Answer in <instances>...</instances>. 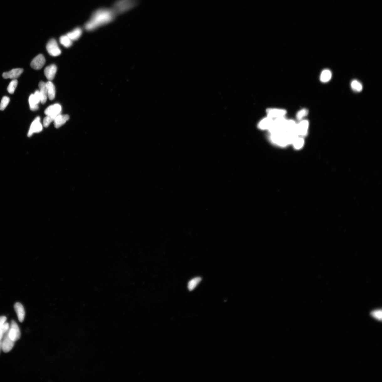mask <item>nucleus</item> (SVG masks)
I'll return each mask as SVG.
<instances>
[{"label": "nucleus", "mask_w": 382, "mask_h": 382, "mask_svg": "<svg viewBox=\"0 0 382 382\" xmlns=\"http://www.w3.org/2000/svg\"><path fill=\"white\" fill-rule=\"evenodd\" d=\"M114 10L105 8L97 10L92 13L89 21L85 24L87 31H93L100 26L110 23L115 17Z\"/></svg>", "instance_id": "1"}, {"label": "nucleus", "mask_w": 382, "mask_h": 382, "mask_svg": "<svg viewBox=\"0 0 382 382\" xmlns=\"http://www.w3.org/2000/svg\"><path fill=\"white\" fill-rule=\"evenodd\" d=\"M136 0H120L114 5V11L115 13H122L126 12L135 5Z\"/></svg>", "instance_id": "2"}, {"label": "nucleus", "mask_w": 382, "mask_h": 382, "mask_svg": "<svg viewBox=\"0 0 382 382\" xmlns=\"http://www.w3.org/2000/svg\"><path fill=\"white\" fill-rule=\"evenodd\" d=\"M270 139L273 144L280 147H285L289 145L285 133L270 134Z\"/></svg>", "instance_id": "3"}, {"label": "nucleus", "mask_w": 382, "mask_h": 382, "mask_svg": "<svg viewBox=\"0 0 382 382\" xmlns=\"http://www.w3.org/2000/svg\"><path fill=\"white\" fill-rule=\"evenodd\" d=\"M9 329L4 335L1 340V348L5 353L9 352L12 350L15 343V342L11 339L9 337Z\"/></svg>", "instance_id": "4"}, {"label": "nucleus", "mask_w": 382, "mask_h": 382, "mask_svg": "<svg viewBox=\"0 0 382 382\" xmlns=\"http://www.w3.org/2000/svg\"><path fill=\"white\" fill-rule=\"evenodd\" d=\"M46 50L51 56H57L61 54V51L55 39H52L49 41L46 46Z\"/></svg>", "instance_id": "5"}, {"label": "nucleus", "mask_w": 382, "mask_h": 382, "mask_svg": "<svg viewBox=\"0 0 382 382\" xmlns=\"http://www.w3.org/2000/svg\"><path fill=\"white\" fill-rule=\"evenodd\" d=\"M9 336L13 341L16 342L20 339L21 333L20 329L14 321H11L9 331Z\"/></svg>", "instance_id": "6"}, {"label": "nucleus", "mask_w": 382, "mask_h": 382, "mask_svg": "<svg viewBox=\"0 0 382 382\" xmlns=\"http://www.w3.org/2000/svg\"><path fill=\"white\" fill-rule=\"evenodd\" d=\"M309 123L306 120H301L296 124V132L299 136H306L308 130Z\"/></svg>", "instance_id": "7"}, {"label": "nucleus", "mask_w": 382, "mask_h": 382, "mask_svg": "<svg viewBox=\"0 0 382 382\" xmlns=\"http://www.w3.org/2000/svg\"><path fill=\"white\" fill-rule=\"evenodd\" d=\"M267 117L272 119L284 117L287 113L285 110L277 108H269L266 110Z\"/></svg>", "instance_id": "8"}, {"label": "nucleus", "mask_w": 382, "mask_h": 382, "mask_svg": "<svg viewBox=\"0 0 382 382\" xmlns=\"http://www.w3.org/2000/svg\"><path fill=\"white\" fill-rule=\"evenodd\" d=\"M40 118L38 117L32 122L28 133V137H31L33 133H40L42 130L43 126L40 122Z\"/></svg>", "instance_id": "9"}, {"label": "nucleus", "mask_w": 382, "mask_h": 382, "mask_svg": "<svg viewBox=\"0 0 382 382\" xmlns=\"http://www.w3.org/2000/svg\"><path fill=\"white\" fill-rule=\"evenodd\" d=\"M45 63V59L42 54L38 55L33 60L31 63L32 68L35 70H39L42 68Z\"/></svg>", "instance_id": "10"}, {"label": "nucleus", "mask_w": 382, "mask_h": 382, "mask_svg": "<svg viewBox=\"0 0 382 382\" xmlns=\"http://www.w3.org/2000/svg\"><path fill=\"white\" fill-rule=\"evenodd\" d=\"M23 71L24 70L22 68L13 69L8 72L4 73L2 76L5 79H16L20 76Z\"/></svg>", "instance_id": "11"}, {"label": "nucleus", "mask_w": 382, "mask_h": 382, "mask_svg": "<svg viewBox=\"0 0 382 382\" xmlns=\"http://www.w3.org/2000/svg\"><path fill=\"white\" fill-rule=\"evenodd\" d=\"M62 107L60 104L56 103L49 106L45 111V114L47 115H54L57 116L61 114Z\"/></svg>", "instance_id": "12"}, {"label": "nucleus", "mask_w": 382, "mask_h": 382, "mask_svg": "<svg viewBox=\"0 0 382 382\" xmlns=\"http://www.w3.org/2000/svg\"><path fill=\"white\" fill-rule=\"evenodd\" d=\"M39 92L41 98V102L45 104L47 100L48 93L47 87L45 82L41 81L39 84Z\"/></svg>", "instance_id": "13"}, {"label": "nucleus", "mask_w": 382, "mask_h": 382, "mask_svg": "<svg viewBox=\"0 0 382 382\" xmlns=\"http://www.w3.org/2000/svg\"><path fill=\"white\" fill-rule=\"evenodd\" d=\"M57 70L56 65H51L47 67L44 71V75L49 81L53 80L55 76Z\"/></svg>", "instance_id": "14"}, {"label": "nucleus", "mask_w": 382, "mask_h": 382, "mask_svg": "<svg viewBox=\"0 0 382 382\" xmlns=\"http://www.w3.org/2000/svg\"><path fill=\"white\" fill-rule=\"evenodd\" d=\"M274 119L267 117L264 118L258 123V126L260 130H269L273 123Z\"/></svg>", "instance_id": "15"}, {"label": "nucleus", "mask_w": 382, "mask_h": 382, "mask_svg": "<svg viewBox=\"0 0 382 382\" xmlns=\"http://www.w3.org/2000/svg\"><path fill=\"white\" fill-rule=\"evenodd\" d=\"M70 119V117L68 115H58L54 120L55 127L56 128H59L64 125Z\"/></svg>", "instance_id": "16"}, {"label": "nucleus", "mask_w": 382, "mask_h": 382, "mask_svg": "<svg viewBox=\"0 0 382 382\" xmlns=\"http://www.w3.org/2000/svg\"><path fill=\"white\" fill-rule=\"evenodd\" d=\"M15 311L17 314L18 319L21 322H23L25 317V311L24 307L21 303H16L14 305Z\"/></svg>", "instance_id": "17"}, {"label": "nucleus", "mask_w": 382, "mask_h": 382, "mask_svg": "<svg viewBox=\"0 0 382 382\" xmlns=\"http://www.w3.org/2000/svg\"><path fill=\"white\" fill-rule=\"evenodd\" d=\"M46 84L47 87L48 97L49 100H53L55 97V87L53 82L50 81L46 82Z\"/></svg>", "instance_id": "18"}, {"label": "nucleus", "mask_w": 382, "mask_h": 382, "mask_svg": "<svg viewBox=\"0 0 382 382\" xmlns=\"http://www.w3.org/2000/svg\"><path fill=\"white\" fill-rule=\"evenodd\" d=\"M82 34V29L80 27H77L73 31L68 33L67 35L71 40L73 41L78 40L81 37Z\"/></svg>", "instance_id": "19"}, {"label": "nucleus", "mask_w": 382, "mask_h": 382, "mask_svg": "<svg viewBox=\"0 0 382 382\" xmlns=\"http://www.w3.org/2000/svg\"><path fill=\"white\" fill-rule=\"evenodd\" d=\"M296 122L293 120H287L285 128V133L296 132Z\"/></svg>", "instance_id": "20"}, {"label": "nucleus", "mask_w": 382, "mask_h": 382, "mask_svg": "<svg viewBox=\"0 0 382 382\" xmlns=\"http://www.w3.org/2000/svg\"><path fill=\"white\" fill-rule=\"evenodd\" d=\"M332 77V73L330 70L328 69L323 70L320 76V81L326 83L331 80Z\"/></svg>", "instance_id": "21"}, {"label": "nucleus", "mask_w": 382, "mask_h": 382, "mask_svg": "<svg viewBox=\"0 0 382 382\" xmlns=\"http://www.w3.org/2000/svg\"><path fill=\"white\" fill-rule=\"evenodd\" d=\"M201 278L200 277H196L192 279L189 281L188 285V289L190 291L193 290L199 283L201 281Z\"/></svg>", "instance_id": "22"}, {"label": "nucleus", "mask_w": 382, "mask_h": 382, "mask_svg": "<svg viewBox=\"0 0 382 382\" xmlns=\"http://www.w3.org/2000/svg\"><path fill=\"white\" fill-rule=\"evenodd\" d=\"M60 42L66 48H69L72 44V41L66 35L62 36L60 38Z\"/></svg>", "instance_id": "23"}, {"label": "nucleus", "mask_w": 382, "mask_h": 382, "mask_svg": "<svg viewBox=\"0 0 382 382\" xmlns=\"http://www.w3.org/2000/svg\"><path fill=\"white\" fill-rule=\"evenodd\" d=\"M304 144V140L303 137L299 136L294 141L292 144L296 149L299 150L303 147Z\"/></svg>", "instance_id": "24"}, {"label": "nucleus", "mask_w": 382, "mask_h": 382, "mask_svg": "<svg viewBox=\"0 0 382 382\" xmlns=\"http://www.w3.org/2000/svg\"><path fill=\"white\" fill-rule=\"evenodd\" d=\"M351 89L356 92H361L363 89L362 84L356 80H354L351 82Z\"/></svg>", "instance_id": "25"}, {"label": "nucleus", "mask_w": 382, "mask_h": 382, "mask_svg": "<svg viewBox=\"0 0 382 382\" xmlns=\"http://www.w3.org/2000/svg\"><path fill=\"white\" fill-rule=\"evenodd\" d=\"M29 102L30 106V108L31 110L32 111H35L37 110L39 108L38 104L35 100L34 97V94H32L29 96Z\"/></svg>", "instance_id": "26"}, {"label": "nucleus", "mask_w": 382, "mask_h": 382, "mask_svg": "<svg viewBox=\"0 0 382 382\" xmlns=\"http://www.w3.org/2000/svg\"><path fill=\"white\" fill-rule=\"evenodd\" d=\"M18 84L17 80L13 79L10 82L7 87V91L10 94H13L14 92L15 91L17 87Z\"/></svg>", "instance_id": "27"}, {"label": "nucleus", "mask_w": 382, "mask_h": 382, "mask_svg": "<svg viewBox=\"0 0 382 382\" xmlns=\"http://www.w3.org/2000/svg\"><path fill=\"white\" fill-rule=\"evenodd\" d=\"M57 116H54V115H47V116L44 118L43 120V125L44 127L47 128L48 127L50 123L53 121H54V120L55 119Z\"/></svg>", "instance_id": "28"}, {"label": "nucleus", "mask_w": 382, "mask_h": 382, "mask_svg": "<svg viewBox=\"0 0 382 382\" xmlns=\"http://www.w3.org/2000/svg\"><path fill=\"white\" fill-rule=\"evenodd\" d=\"M10 328L9 324L5 322L3 325L0 328V340H2L4 335L8 331Z\"/></svg>", "instance_id": "29"}, {"label": "nucleus", "mask_w": 382, "mask_h": 382, "mask_svg": "<svg viewBox=\"0 0 382 382\" xmlns=\"http://www.w3.org/2000/svg\"><path fill=\"white\" fill-rule=\"evenodd\" d=\"M10 102V98L7 97H3L0 104V110L3 111L6 108Z\"/></svg>", "instance_id": "30"}, {"label": "nucleus", "mask_w": 382, "mask_h": 382, "mask_svg": "<svg viewBox=\"0 0 382 382\" xmlns=\"http://www.w3.org/2000/svg\"><path fill=\"white\" fill-rule=\"evenodd\" d=\"M382 312L381 310H376L371 312L370 315L376 319L381 321L382 317Z\"/></svg>", "instance_id": "31"}, {"label": "nucleus", "mask_w": 382, "mask_h": 382, "mask_svg": "<svg viewBox=\"0 0 382 382\" xmlns=\"http://www.w3.org/2000/svg\"><path fill=\"white\" fill-rule=\"evenodd\" d=\"M308 114V111L306 109H303L299 111L296 114L297 119L299 120H301L303 118L306 117Z\"/></svg>", "instance_id": "32"}, {"label": "nucleus", "mask_w": 382, "mask_h": 382, "mask_svg": "<svg viewBox=\"0 0 382 382\" xmlns=\"http://www.w3.org/2000/svg\"><path fill=\"white\" fill-rule=\"evenodd\" d=\"M34 97L36 101L38 104L41 102V98L39 90H36L34 94Z\"/></svg>", "instance_id": "33"}, {"label": "nucleus", "mask_w": 382, "mask_h": 382, "mask_svg": "<svg viewBox=\"0 0 382 382\" xmlns=\"http://www.w3.org/2000/svg\"><path fill=\"white\" fill-rule=\"evenodd\" d=\"M7 318L5 316H2L0 317V328L4 325L5 322H6Z\"/></svg>", "instance_id": "34"}, {"label": "nucleus", "mask_w": 382, "mask_h": 382, "mask_svg": "<svg viewBox=\"0 0 382 382\" xmlns=\"http://www.w3.org/2000/svg\"><path fill=\"white\" fill-rule=\"evenodd\" d=\"M1 348V340H0V350Z\"/></svg>", "instance_id": "35"}]
</instances>
